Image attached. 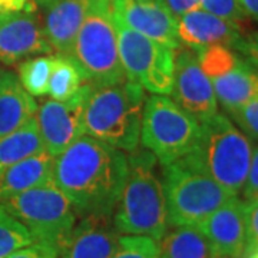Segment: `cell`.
Instances as JSON below:
<instances>
[{
	"instance_id": "obj_17",
	"label": "cell",
	"mask_w": 258,
	"mask_h": 258,
	"mask_svg": "<svg viewBox=\"0 0 258 258\" xmlns=\"http://www.w3.org/2000/svg\"><path fill=\"white\" fill-rule=\"evenodd\" d=\"M178 36L181 43L194 52L214 45L238 49L244 37L238 25L201 8L191 10L178 19Z\"/></svg>"
},
{
	"instance_id": "obj_7",
	"label": "cell",
	"mask_w": 258,
	"mask_h": 258,
	"mask_svg": "<svg viewBox=\"0 0 258 258\" xmlns=\"http://www.w3.org/2000/svg\"><path fill=\"white\" fill-rule=\"evenodd\" d=\"M0 204L28 228L33 242L49 245L59 254L78 220L74 204L53 178Z\"/></svg>"
},
{
	"instance_id": "obj_36",
	"label": "cell",
	"mask_w": 258,
	"mask_h": 258,
	"mask_svg": "<svg viewBox=\"0 0 258 258\" xmlns=\"http://www.w3.org/2000/svg\"><path fill=\"white\" fill-rule=\"evenodd\" d=\"M25 8H26L25 0H0V9L3 12L25 10Z\"/></svg>"
},
{
	"instance_id": "obj_21",
	"label": "cell",
	"mask_w": 258,
	"mask_h": 258,
	"mask_svg": "<svg viewBox=\"0 0 258 258\" xmlns=\"http://www.w3.org/2000/svg\"><path fill=\"white\" fill-rule=\"evenodd\" d=\"M158 244L159 258H217L198 227H174Z\"/></svg>"
},
{
	"instance_id": "obj_10",
	"label": "cell",
	"mask_w": 258,
	"mask_h": 258,
	"mask_svg": "<svg viewBox=\"0 0 258 258\" xmlns=\"http://www.w3.org/2000/svg\"><path fill=\"white\" fill-rule=\"evenodd\" d=\"M92 88L86 83L68 101L49 99L37 106V126L45 149L52 155H59L85 135V108Z\"/></svg>"
},
{
	"instance_id": "obj_20",
	"label": "cell",
	"mask_w": 258,
	"mask_h": 258,
	"mask_svg": "<svg viewBox=\"0 0 258 258\" xmlns=\"http://www.w3.org/2000/svg\"><path fill=\"white\" fill-rule=\"evenodd\" d=\"M210 81L217 102H220L228 113L237 111L258 93V72L244 59L228 72Z\"/></svg>"
},
{
	"instance_id": "obj_27",
	"label": "cell",
	"mask_w": 258,
	"mask_h": 258,
	"mask_svg": "<svg viewBox=\"0 0 258 258\" xmlns=\"http://www.w3.org/2000/svg\"><path fill=\"white\" fill-rule=\"evenodd\" d=\"M111 258H159V244L144 235H122L119 248Z\"/></svg>"
},
{
	"instance_id": "obj_16",
	"label": "cell",
	"mask_w": 258,
	"mask_h": 258,
	"mask_svg": "<svg viewBox=\"0 0 258 258\" xmlns=\"http://www.w3.org/2000/svg\"><path fill=\"white\" fill-rule=\"evenodd\" d=\"M112 215H85L71 231L59 258H111L120 245Z\"/></svg>"
},
{
	"instance_id": "obj_41",
	"label": "cell",
	"mask_w": 258,
	"mask_h": 258,
	"mask_svg": "<svg viewBox=\"0 0 258 258\" xmlns=\"http://www.w3.org/2000/svg\"><path fill=\"white\" fill-rule=\"evenodd\" d=\"M139 2H141V0H139Z\"/></svg>"
},
{
	"instance_id": "obj_38",
	"label": "cell",
	"mask_w": 258,
	"mask_h": 258,
	"mask_svg": "<svg viewBox=\"0 0 258 258\" xmlns=\"http://www.w3.org/2000/svg\"><path fill=\"white\" fill-rule=\"evenodd\" d=\"M25 2H26V8H25V10H29V12H36V8H35L33 0H25Z\"/></svg>"
},
{
	"instance_id": "obj_30",
	"label": "cell",
	"mask_w": 258,
	"mask_h": 258,
	"mask_svg": "<svg viewBox=\"0 0 258 258\" xmlns=\"http://www.w3.org/2000/svg\"><path fill=\"white\" fill-rule=\"evenodd\" d=\"M244 210L247 225V251H249L258 247V198L244 203Z\"/></svg>"
},
{
	"instance_id": "obj_31",
	"label": "cell",
	"mask_w": 258,
	"mask_h": 258,
	"mask_svg": "<svg viewBox=\"0 0 258 258\" xmlns=\"http://www.w3.org/2000/svg\"><path fill=\"white\" fill-rule=\"evenodd\" d=\"M241 192L247 201L252 198H258V144H255V147L252 148L248 175Z\"/></svg>"
},
{
	"instance_id": "obj_6",
	"label": "cell",
	"mask_w": 258,
	"mask_h": 258,
	"mask_svg": "<svg viewBox=\"0 0 258 258\" xmlns=\"http://www.w3.org/2000/svg\"><path fill=\"white\" fill-rule=\"evenodd\" d=\"M68 57L76 64L83 81L93 86L118 83L126 78L120 63L116 26L109 6L92 0Z\"/></svg>"
},
{
	"instance_id": "obj_15",
	"label": "cell",
	"mask_w": 258,
	"mask_h": 258,
	"mask_svg": "<svg viewBox=\"0 0 258 258\" xmlns=\"http://www.w3.org/2000/svg\"><path fill=\"white\" fill-rule=\"evenodd\" d=\"M42 10V29L53 52L69 56L92 0H33Z\"/></svg>"
},
{
	"instance_id": "obj_2",
	"label": "cell",
	"mask_w": 258,
	"mask_h": 258,
	"mask_svg": "<svg viewBox=\"0 0 258 258\" xmlns=\"http://www.w3.org/2000/svg\"><path fill=\"white\" fill-rule=\"evenodd\" d=\"M155 162L157 158L148 149H135L129 155L126 179L112 214L119 234L159 241L166 232L165 192Z\"/></svg>"
},
{
	"instance_id": "obj_14",
	"label": "cell",
	"mask_w": 258,
	"mask_h": 258,
	"mask_svg": "<svg viewBox=\"0 0 258 258\" xmlns=\"http://www.w3.org/2000/svg\"><path fill=\"white\" fill-rule=\"evenodd\" d=\"M211 244L217 258H241L247 251L244 203L232 197L198 227Z\"/></svg>"
},
{
	"instance_id": "obj_32",
	"label": "cell",
	"mask_w": 258,
	"mask_h": 258,
	"mask_svg": "<svg viewBox=\"0 0 258 258\" xmlns=\"http://www.w3.org/2000/svg\"><path fill=\"white\" fill-rule=\"evenodd\" d=\"M8 258H59V252L49 245L33 242L28 247L12 252Z\"/></svg>"
},
{
	"instance_id": "obj_25",
	"label": "cell",
	"mask_w": 258,
	"mask_h": 258,
	"mask_svg": "<svg viewBox=\"0 0 258 258\" xmlns=\"http://www.w3.org/2000/svg\"><path fill=\"white\" fill-rule=\"evenodd\" d=\"M33 244L29 230L0 204V258H8L15 251Z\"/></svg>"
},
{
	"instance_id": "obj_1",
	"label": "cell",
	"mask_w": 258,
	"mask_h": 258,
	"mask_svg": "<svg viewBox=\"0 0 258 258\" xmlns=\"http://www.w3.org/2000/svg\"><path fill=\"white\" fill-rule=\"evenodd\" d=\"M128 174V157L116 148L83 135L55 158L53 182L76 214L112 215Z\"/></svg>"
},
{
	"instance_id": "obj_24",
	"label": "cell",
	"mask_w": 258,
	"mask_h": 258,
	"mask_svg": "<svg viewBox=\"0 0 258 258\" xmlns=\"http://www.w3.org/2000/svg\"><path fill=\"white\" fill-rule=\"evenodd\" d=\"M83 78L71 57L56 55L49 81V95L55 101H68L82 86Z\"/></svg>"
},
{
	"instance_id": "obj_39",
	"label": "cell",
	"mask_w": 258,
	"mask_h": 258,
	"mask_svg": "<svg viewBox=\"0 0 258 258\" xmlns=\"http://www.w3.org/2000/svg\"><path fill=\"white\" fill-rule=\"evenodd\" d=\"M99 2L105 3L106 6H109V8H111V10H112V6L115 5V2H116V0H99Z\"/></svg>"
},
{
	"instance_id": "obj_18",
	"label": "cell",
	"mask_w": 258,
	"mask_h": 258,
	"mask_svg": "<svg viewBox=\"0 0 258 258\" xmlns=\"http://www.w3.org/2000/svg\"><path fill=\"white\" fill-rule=\"evenodd\" d=\"M37 102L12 71H0V138L36 116Z\"/></svg>"
},
{
	"instance_id": "obj_13",
	"label": "cell",
	"mask_w": 258,
	"mask_h": 258,
	"mask_svg": "<svg viewBox=\"0 0 258 258\" xmlns=\"http://www.w3.org/2000/svg\"><path fill=\"white\" fill-rule=\"evenodd\" d=\"M52 52L36 12L13 10L0 15V62L5 66Z\"/></svg>"
},
{
	"instance_id": "obj_34",
	"label": "cell",
	"mask_w": 258,
	"mask_h": 258,
	"mask_svg": "<svg viewBox=\"0 0 258 258\" xmlns=\"http://www.w3.org/2000/svg\"><path fill=\"white\" fill-rule=\"evenodd\" d=\"M164 2L176 19H179L182 15L191 10L200 8V0H164Z\"/></svg>"
},
{
	"instance_id": "obj_5",
	"label": "cell",
	"mask_w": 258,
	"mask_h": 258,
	"mask_svg": "<svg viewBox=\"0 0 258 258\" xmlns=\"http://www.w3.org/2000/svg\"><path fill=\"white\" fill-rule=\"evenodd\" d=\"M166 221L171 227H200L232 197L188 155L164 166Z\"/></svg>"
},
{
	"instance_id": "obj_23",
	"label": "cell",
	"mask_w": 258,
	"mask_h": 258,
	"mask_svg": "<svg viewBox=\"0 0 258 258\" xmlns=\"http://www.w3.org/2000/svg\"><path fill=\"white\" fill-rule=\"evenodd\" d=\"M55 56L40 55L29 57L18 64V78L23 89L32 96H45L49 92V81Z\"/></svg>"
},
{
	"instance_id": "obj_26",
	"label": "cell",
	"mask_w": 258,
	"mask_h": 258,
	"mask_svg": "<svg viewBox=\"0 0 258 258\" xmlns=\"http://www.w3.org/2000/svg\"><path fill=\"white\" fill-rule=\"evenodd\" d=\"M198 62L203 72L210 79L228 72L234 66L240 63L241 57L231 47L222 45H214L197 52Z\"/></svg>"
},
{
	"instance_id": "obj_22",
	"label": "cell",
	"mask_w": 258,
	"mask_h": 258,
	"mask_svg": "<svg viewBox=\"0 0 258 258\" xmlns=\"http://www.w3.org/2000/svg\"><path fill=\"white\" fill-rule=\"evenodd\" d=\"M45 151L36 118L0 138V172L29 157Z\"/></svg>"
},
{
	"instance_id": "obj_37",
	"label": "cell",
	"mask_w": 258,
	"mask_h": 258,
	"mask_svg": "<svg viewBox=\"0 0 258 258\" xmlns=\"http://www.w3.org/2000/svg\"><path fill=\"white\" fill-rule=\"evenodd\" d=\"M245 255H247V258H258V247L247 251V252H245Z\"/></svg>"
},
{
	"instance_id": "obj_9",
	"label": "cell",
	"mask_w": 258,
	"mask_h": 258,
	"mask_svg": "<svg viewBox=\"0 0 258 258\" xmlns=\"http://www.w3.org/2000/svg\"><path fill=\"white\" fill-rule=\"evenodd\" d=\"M115 26L125 76L148 92L169 95L174 82L175 50L116 22Z\"/></svg>"
},
{
	"instance_id": "obj_8",
	"label": "cell",
	"mask_w": 258,
	"mask_h": 258,
	"mask_svg": "<svg viewBox=\"0 0 258 258\" xmlns=\"http://www.w3.org/2000/svg\"><path fill=\"white\" fill-rule=\"evenodd\" d=\"M200 135V122L181 109L166 95H155L145 101L141 142L165 166L188 155Z\"/></svg>"
},
{
	"instance_id": "obj_40",
	"label": "cell",
	"mask_w": 258,
	"mask_h": 258,
	"mask_svg": "<svg viewBox=\"0 0 258 258\" xmlns=\"http://www.w3.org/2000/svg\"><path fill=\"white\" fill-rule=\"evenodd\" d=\"M2 13H5V12H3V10L0 9V15H2Z\"/></svg>"
},
{
	"instance_id": "obj_28",
	"label": "cell",
	"mask_w": 258,
	"mask_h": 258,
	"mask_svg": "<svg viewBox=\"0 0 258 258\" xmlns=\"http://www.w3.org/2000/svg\"><path fill=\"white\" fill-rule=\"evenodd\" d=\"M232 120L238 125L241 132L247 135L249 141L258 144V95H255L251 101L242 105L237 111L230 113Z\"/></svg>"
},
{
	"instance_id": "obj_19",
	"label": "cell",
	"mask_w": 258,
	"mask_h": 258,
	"mask_svg": "<svg viewBox=\"0 0 258 258\" xmlns=\"http://www.w3.org/2000/svg\"><path fill=\"white\" fill-rule=\"evenodd\" d=\"M55 158L45 149L3 169L0 172V203L52 179Z\"/></svg>"
},
{
	"instance_id": "obj_35",
	"label": "cell",
	"mask_w": 258,
	"mask_h": 258,
	"mask_svg": "<svg viewBox=\"0 0 258 258\" xmlns=\"http://www.w3.org/2000/svg\"><path fill=\"white\" fill-rule=\"evenodd\" d=\"M240 5L247 16L258 22V0H240Z\"/></svg>"
},
{
	"instance_id": "obj_33",
	"label": "cell",
	"mask_w": 258,
	"mask_h": 258,
	"mask_svg": "<svg viewBox=\"0 0 258 258\" xmlns=\"http://www.w3.org/2000/svg\"><path fill=\"white\" fill-rule=\"evenodd\" d=\"M237 50H240L241 53L248 56L249 60L258 66V32H254L248 36L242 37Z\"/></svg>"
},
{
	"instance_id": "obj_12",
	"label": "cell",
	"mask_w": 258,
	"mask_h": 258,
	"mask_svg": "<svg viewBox=\"0 0 258 258\" xmlns=\"http://www.w3.org/2000/svg\"><path fill=\"white\" fill-rule=\"evenodd\" d=\"M112 18L122 26L174 50L182 45L178 36V19L164 0H116L112 6Z\"/></svg>"
},
{
	"instance_id": "obj_11",
	"label": "cell",
	"mask_w": 258,
	"mask_h": 258,
	"mask_svg": "<svg viewBox=\"0 0 258 258\" xmlns=\"http://www.w3.org/2000/svg\"><path fill=\"white\" fill-rule=\"evenodd\" d=\"M171 93L176 105L198 122L218 113V102L211 81L203 72L197 53L188 47L175 50Z\"/></svg>"
},
{
	"instance_id": "obj_4",
	"label": "cell",
	"mask_w": 258,
	"mask_h": 258,
	"mask_svg": "<svg viewBox=\"0 0 258 258\" xmlns=\"http://www.w3.org/2000/svg\"><path fill=\"white\" fill-rule=\"evenodd\" d=\"M189 159L232 195L244 188L249 171L251 141L225 115L200 122V135Z\"/></svg>"
},
{
	"instance_id": "obj_3",
	"label": "cell",
	"mask_w": 258,
	"mask_h": 258,
	"mask_svg": "<svg viewBox=\"0 0 258 258\" xmlns=\"http://www.w3.org/2000/svg\"><path fill=\"white\" fill-rule=\"evenodd\" d=\"M144 91L128 78L112 85L93 86L85 108V135L134 152L141 139Z\"/></svg>"
},
{
	"instance_id": "obj_29",
	"label": "cell",
	"mask_w": 258,
	"mask_h": 258,
	"mask_svg": "<svg viewBox=\"0 0 258 258\" xmlns=\"http://www.w3.org/2000/svg\"><path fill=\"white\" fill-rule=\"evenodd\" d=\"M200 8L238 26L247 18L240 0H200Z\"/></svg>"
}]
</instances>
